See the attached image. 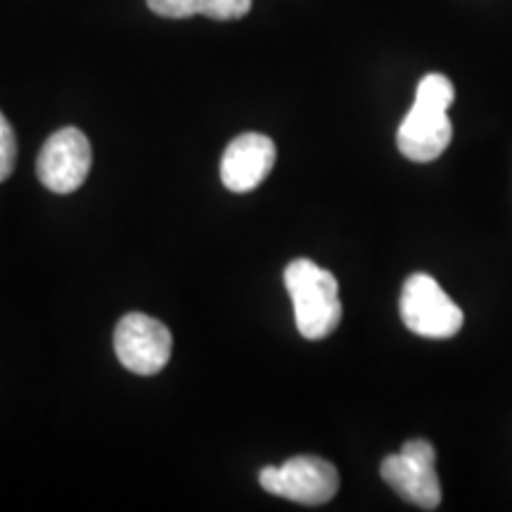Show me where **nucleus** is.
I'll list each match as a JSON object with an SVG mask.
<instances>
[{
  "label": "nucleus",
  "instance_id": "nucleus-2",
  "mask_svg": "<svg viewBox=\"0 0 512 512\" xmlns=\"http://www.w3.org/2000/svg\"><path fill=\"white\" fill-rule=\"evenodd\" d=\"M399 309L406 328L420 337L448 339L465 323L460 306L427 273H413L403 283Z\"/></svg>",
  "mask_w": 512,
  "mask_h": 512
},
{
  "label": "nucleus",
  "instance_id": "nucleus-3",
  "mask_svg": "<svg viewBox=\"0 0 512 512\" xmlns=\"http://www.w3.org/2000/svg\"><path fill=\"white\" fill-rule=\"evenodd\" d=\"M434 446L425 439H411L394 456H387L380 465V475L403 501L422 510H437L441 503V484L434 470Z\"/></svg>",
  "mask_w": 512,
  "mask_h": 512
},
{
  "label": "nucleus",
  "instance_id": "nucleus-6",
  "mask_svg": "<svg viewBox=\"0 0 512 512\" xmlns=\"http://www.w3.org/2000/svg\"><path fill=\"white\" fill-rule=\"evenodd\" d=\"M93 164V152L88 138L83 136L79 128L67 126L53 133L38 152L36 174L38 181L50 192L57 195H69L79 190L83 181L88 178Z\"/></svg>",
  "mask_w": 512,
  "mask_h": 512
},
{
  "label": "nucleus",
  "instance_id": "nucleus-9",
  "mask_svg": "<svg viewBox=\"0 0 512 512\" xmlns=\"http://www.w3.org/2000/svg\"><path fill=\"white\" fill-rule=\"evenodd\" d=\"M453 100H456V88H453V83L444 74H427L420 81L418 93H415V102L418 105L432 107V110L441 112H448Z\"/></svg>",
  "mask_w": 512,
  "mask_h": 512
},
{
  "label": "nucleus",
  "instance_id": "nucleus-7",
  "mask_svg": "<svg viewBox=\"0 0 512 512\" xmlns=\"http://www.w3.org/2000/svg\"><path fill=\"white\" fill-rule=\"evenodd\" d=\"M275 166V143L264 133H242L226 147L221 181L230 192H252Z\"/></svg>",
  "mask_w": 512,
  "mask_h": 512
},
{
  "label": "nucleus",
  "instance_id": "nucleus-12",
  "mask_svg": "<svg viewBox=\"0 0 512 512\" xmlns=\"http://www.w3.org/2000/svg\"><path fill=\"white\" fill-rule=\"evenodd\" d=\"M150 10L159 17L188 19L200 15V0H147Z\"/></svg>",
  "mask_w": 512,
  "mask_h": 512
},
{
  "label": "nucleus",
  "instance_id": "nucleus-1",
  "mask_svg": "<svg viewBox=\"0 0 512 512\" xmlns=\"http://www.w3.org/2000/svg\"><path fill=\"white\" fill-rule=\"evenodd\" d=\"M285 287L294 304V323L304 339H325L342 323L335 275L311 259H294L285 268Z\"/></svg>",
  "mask_w": 512,
  "mask_h": 512
},
{
  "label": "nucleus",
  "instance_id": "nucleus-10",
  "mask_svg": "<svg viewBox=\"0 0 512 512\" xmlns=\"http://www.w3.org/2000/svg\"><path fill=\"white\" fill-rule=\"evenodd\" d=\"M249 10H252V0H200V15L216 19V22L240 19Z\"/></svg>",
  "mask_w": 512,
  "mask_h": 512
},
{
  "label": "nucleus",
  "instance_id": "nucleus-11",
  "mask_svg": "<svg viewBox=\"0 0 512 512\" xmlns=\"http://www.w3.org/2000/svg\"><path fill=\"white\" fill-rule=\"evenodd\" d=\"M17 162V138L10 121L0 112V183L12 174Z\"/></svg>",
  "mask_w": 512,
  "mask_h": 512
},
{
  "label": "nucleus",
  "instance_id": "nucleus-8",
  "mask_svg": "<svg viewBox=\"0 0 512 512\" xmlns=\"http://www.w3.org/2000/svg\"><path fill=\"white\" fill-rule=\"evenodd\" d=\"M453 126L446 112L413 102L411 112L401 121L396 133L399 152L411 162H434L451 143Z\"/></svg>",
  "mask_w": 512,
  "mask_h": 512
},
{
  "label": "nucleus",
  "instance_id": "nucleus-4",
  "mask_svg": "<svg viewBox=\"0 0 512 512\" xmlns=\"http://www.w3.org/2000/svg\"><path fill=\"white\" fill-rule=\"evenodd\" d=\"M259 482L268 494L302 505H323L339 491L335 465L318 456H297L283 465H268Z\"/></svg>",
  "mask_w": 512,
  "mask_h": 512
},
{
  "label": "nucleus",
  "instance_id": "nucleus-5",
  "mask_svg": "<svg viewBox=\"0 0 512 512\" xmlns=\"http://www.w3.org/2000/svg\"><path fill=\"white\" fill-rule=\"evenodd\" d=\"M174 339L162 320L145 313H126L114 330L119 363L136 375H157L171 358Z\"/></svg>",
  "mask_w": 512,
  "mask_h": 512
}]
</instances>
